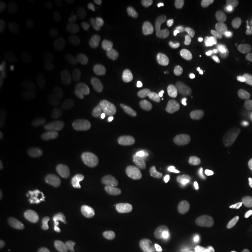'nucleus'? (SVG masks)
<instances>
[{
	"instance_id": "23",
	"label": "nucleus",
	"mask_w": 252,
	"mask_h": 252,
	"mask_svg": "<svg viewBox=\"0 0 252 252\" xmlns=\"http://www.w3.org/2000/svg\"><path fill=\"white\" fill-rule=\"evenodd\" d=\"M234 179L236 184L241 187L252 189V161L251 160H241L234 167Z\"/></svg>"
},
{
	"instance_id": "38",
	"label": "nucleus",
	"mask_w": 252,
	"mask_h": 252,
	"mask_svg": "<svg viewBox=\"0 0 252 252\" xmlns=\"http://www.w3.org/2000/svg\"><path fill=\"white\" fill-rule=\"evenodd\" d=\"M9 195L6 193L5 190L0 189V216L1 219H4L6 215V212L8 209V202H9Z\"/></svg>"
},
{
	"instance_id": "32",
	"label": "nucleus",
	"mask_w": 252,
	"mask_h": 252,
	"mask_svg": "<svg viewBox=\"0 0 252 252\" xmlns=\"http://www.w3.org/2000/svg\"><path fill=\"white\" fill-rule=\"evenodd\" d=\"M203 64L207 71L214 77H220L223 74L225 65L224 62L216 55H206L203 59Z\"/></svg>"
},
{
	"instance_id": "2",
	"label": "nucleus",
	"mask_w": 252,
	"mask_h": 252,
	"mask_svg": "<svg viewBox=\"0 0 252 252\" xmlns=\"http://www.w3.org/2000/svg\"><path fill=\"white\" fill-rule=\"evenodd\" d=\"M154 206L160 213L169 214L178 208L180 202V193L175 181L168 174L161 173L154 176L151 184Z\"/></svg>"
},
{
	"instance_id": "20",
	"label": "nucleus",
	"mask_w": 252,
	"mask_h": 252,
	"mask_svg": "<svg viewBox=\"0 0 252 252\" xmlns=\"http://www.w3.org/2000/svg\"><path fill=\"white\" fill-rule=\"evenodd\" d=\"M163 147L174 159L182 163H190L194 159V152L190 144H187L182 138L175 134H168L163 139Z\"/></svg>"
},
{
	"instance_id": "22",
	"label": "nucleus",
	"mask_w": 252,
	"mask_h": 252,
	"mask_svg": "<svg viewBox=\"0 0 252 252\" xmlns=\"http://www.w3.org/2000/svg\"><path fill=\"white\" fill-rule=\"evenodd\" d=\"M225 60L228 61L229 65L231 67L236 74L242 77H248L251 75V69L247 68L244 63L242 62L241 56H239V49L235 45H226L224 49Z\"/></svg>"
},
{
	"instance_id": "36",
	"label": "nucleus",
	"mask_w": 252,
	"mask_h": 252,
	"mask_svg": "<svg viewBox=\"0 0 252 252\" xmlns=\"http://www.w3.org/2000/svg\"><path fill=\"white\" fill-rule=\"evenodd\" d=\"M239 56H241L242 62L249 69L252 68V43H242L238 47Z\"/></svg>"
},
{
	"instance_id": "1",
	"label": "nucleus",
	"mask_w": 252,
	"mask_h": 252,
	"mask_svg": "<svg viewBox=\"0 0 252 252\" xmlns=\"http://www.w3.org/2000/svg\"><path fill=\"white\" fill-rule=\"evenodd\" d=\"M186 234L196 247L206 249L209 247L210 238L224 234V222L212 208L196 207L189 213Z\"/></svg>"
},
{
	"instance_id": "24",
	"label": "nucleus",
	"mask_w": 252,
	"mask_h": 252,
	"mask_svg": "<svg viewBox=\"0 0 252 252\" xmlns=\"http://www.w3.org/2000/svg\"><path fill=\"white\" fill-rule=\"evenodd\" d=\"M147 82L145 74L140 69H132L126 74L124 78V87L130 94H140L146 89Z\"/></svg>"
},
{
	"instance_id": "11",
	"label": "nucleus",
	"mask_w": 252,
	"mask_h": 252,
	"mask_svg": "<svg viewBox=\"0 0 252 252\" xmlns=\"http://www.w3.org/2000/svg\"><path fill=\"white\" fill-rule=\"evenodd\" d=\"M226 207L239 228L252 231V203L247 196L232 193L226 200Z\"/></svg>"
},
{
	"instance_id": "15",
	"label": "nucleus",
	"mask_w": 252,
	"mask_h": 252,
	"mask_svg": "<svg viewBox=\"0 0 252 252\" xmlns=\"http://www.w3.org/2000/svg\"><path fill=\"white\" fill-rule=\"evenodd\" d=\"M203 182L201 175L195 171H186L180 179V198L187 204L196 203L201 198Z\"/></svg>"
},
{
	"instance_id": "40",
	"label": "nucleus",
	"mask_w": 252,
	"mask_h": 252,
	"mask_svg": "<svg viewBox=\"0 0 252 252\" xmlns=\"http://www.w3.org/2000/svg\"><path fill=\"white\" fill-rule=\"evenodd\" d=\"M163 4H165L167 7H169V8L182 9L186 7L187 1H185V0H163Z\"/></svg>"
},
{
	"instance_id": "14",
	"label": "nucleus",
	"mask_w": 252,
	"mask_h": 252,
	"mask_svg": "<svg viewBox=\"0 0 252 252\" xmlns=\"http://www.w3.org/2000/svg\"><path fill=\"white\" fill-rule=\"evenodd\" d=\"M169 99L174 108L187 115H194L201 109L200 96L196 91L189 88H175L171 93Z\"/></svg>"
},
{
	"instance_id": "27",
	"label": "nucleus",
	"mask_w": 252,
	"mask_h": 252,
	"mask_svg": "<svg viewBox=\"0 0 252 252\" xmlns=\"http://www.w3.org/2000/svg\"><path fill=\"white\" fill-rule=\"evenodd\" d=\"M15 68V59L11 50L0 49V82L5 83L12 76Z\"/></svg>"
},
{
	"instance_id": "10",
	"label": "nucleus",
	"mask_w": 252,
	"mask_h": 252,
	"mask_svg": "<svg viewBox=\"0 0 252 252\" xmlns=\"http://www.w3.org/2000/svg\"><path fill=\"white\" fill-rule=\"evenodd\" d=\"M166 74L169 80L179 84H190L197 80V65L189 59L171 58L167 61Z\"/></svg>"
},
{
	"instance_id": "17",
	"label": "nucleus",
	"mask_w": 252,
	"mask_h": 252,
	"mask_svg": "<svg viewBox=\"0 0 252 252\" xmlns=\"http://www.w3.org/2000/svg\"><path fill=\"white\" fill-rule=\"evenodd\" d=\"M108 145L113 154L124 156L131 158L135 153V140L130 132L122 130V128H115L110 132L108 138Z\"/></svg>"
},
{
	"instance_id": "31",
	"label": "nucleus",
	"mask_w": 252,
	"mask_h": 252,
	"mask_svg": "<svg viewBox=\"0 0 252 252\" xmlns=\"http://www.w3.org/2000/svg\"><path fill=\"white\" fill-rule=\"evenodd\" d=\"M194 46V40L191 36L185 37L184 40L179 41L178 43L173 45L169 49V53L172 54V58L176 59H187V55L191 52Z\"/></svg>"
},
{
	"instance_id": "21",
	"label": "nucleus",
	"mask_w": 252,
	"mask_h": 252,
	"mask_svg": "<svg viewBox=\"0 0 252 252\" xmlns=\"http://www.w3.org/2000/svg\"><path fill=\"white\" fill-rule=\"evenodd\" d=\"M109 167L113 174L119 178H128L138 171L137 163L132 161L131 158L118 156V154H112L109 158Z\"/></svg>"
},
{
	"instance_id": "34",
	"label": "nucleus",
	"mask_w": 252,
	"mask_h": 252,
	"mask_svg": "<svg viewBox=\"0 0 252 252\" xmlns=\"http://www.w3.org/2000/svg\"><path fill=\"white\" fill-rule=\"evenodd\" d=\"M12 173H15V156L9 152L0 162V178L4 179Z\"/></svg>"
},
{
	"instance_id": "7",
	"label": "nucleus",
	"mask_w": 252,
	"mask_h": 252,
	"mask_svg": "<svg viewBox=\"0 0 252 252\" xmlns=\"http://www.w3.org/2000/svg\"><path fill=\"white\" fill-rule=\"evenodd\" d=\"M91 203L94 216L102 223L111 220L115 210V201L111 190L106 185L97 184L94 186L91 191Z\"/></svg>"
},
{
	"instance_id": "12",
	"label": "nucleus",
	"mask_w": 252,
	"mask_h": 252,
	"mask_svg": "<svg viewBox=\"0 0 252 252\" xmlns=\"http://www.w3.org/2000/svg\"><path fill=\"white\" fill-rule=\"evenodd\" d=\"M24 76L34 84H45L49 80L50 70L47 61L40 55L26 54L21 58Z\"/></svg>"
},
{
	"instance_id": "39",
	"label": "nucleus",
	"mask_w": 252,
	"mask_h": 252,
	"mask_svg": "<svg viewBox=\"0 0 252 252\" xmlns=\"http://www.w3.org/2000/svg\"><path fill=\"white\" fill-rule=\"evenodd\" d=\"M234 4L245 13L252 12V0H235Z\"/></svg>"
},
{
	"instance_id": "37",
	"label": "nucleus",
	"mask_w": 252,
	"mask_h": 252,
	"mask_svg": "<svg viewBox=\"0 0 252 252\" xmlns=\"http://www.w3.org/2000/svg\"><path fill=\"white\" fill-rule=\"evenodd\" d=\"M2 190H5L9 196H13L17 191V176H15V173H12L6 178L1 179V188Z\"/></svg>"
},
{
	"instance_id": "4",
	"label": "nucleus",
	"mask_w": 252,
	"mask_h": 252,
	"mask_svg": "<svg viewBox=\"0 0 252 252\" xmlns=\"http://www.w3.org/2000/svg\"><path fill=\"white\" fill-rule=\"evenodd\" d=\"M53 215L56 220L76 228H87L91 223L89 210L75 201L63 200L53 207Z\"/></svg>"
},
{
	"instance_id": "19",
	"label": "nucleus",
	"mask_w": 252,
	"mask_h": 252,
	"mask_svg": "<svg viewBox=\"0 0 252 252\" xmlns=\"http://www.w3.org/2000/svg\"><path fill=\"white\" fill-rule=\"evenodd\" d=\"M134 236L146 247H156L159 239V230L157 223L152 219L146 216H139L134 219L132 223Z\"/></svg>"
},
{
	"instance_id": "18",
	"label": "nucleus",
	"mask_w": 252,
	"mask_h": 252,
	"mask_svg": "<svg viewBox=\"0 0 252 252\" xmlns=\"http://www.w3.org/2000/svg\"><path fill=\"white\" fill-rule=\"evenodd\" d=\"M191 37L197 48H210L216 40V31L212 21L203 17L195 19L191 26Z\"/></svg>"
},
{
	"instance_id": "28",
	"label": "nucleus",
	"mask_w": 252,
	"mask_h": 252,
	"mask_svg": "<svg viewBox=\"0 0 252 252\" xmlns=\"http://www.w3.org/2000/svg\"><path fill=\"white\" fill-rule=\"evenodd\" d=\"M110 15L119 24H130L133 20V11L131 6L124 1H119L113 5Z\"/></svg>"
},
{
	"instance_id": "5",
	"label": "nucleus",
	"mask_w": 252,
	"mask_h": 252,
	"mask_svg": "<svg viewBox=\"0 0 252 252\" xmlns=\"http://www.w3.org/2000/svg\"><path fill=\"white\" fill-rule=\"evenodd\" d=\"M52 238L54 243L62 250L76 251L90 243L91 232L87 228L60 226L53 231Z\"/></svg>"
},
{
	"instance_id": "6",
	"label": "nucleus",
	"mask_w": 252,
	"mask_h": 252,
	"mask_svg": "<svg viewBox=\"0 0 252 252\" xmlns=\"http://www.w3.org/2000/svg\"><path fill=\"white\" fill-rule=\"evenodd\" d=\"M251 93L245 87H236L228 94L223 102L225 117L232 122H239L247 116Z\"/></svg>"
},
{
	"instance_id": "42",
	"label": "nucleus",
	"mask_w": 252,
	"mask_h": 252,
	"mask_svg": "<svg viewBox=\"0 0 252 252\" xmlns=\"http://www.w3.org/2000/svg\"><path fill=\"white\" fill-rule=\"evenodd\" d=\"M161 252H184L181 248L179 247H171V248H167L165 250L161 251Z\"/></svg>"
},
{
	"instance_id": "9",
	"label": "nucleus",
	"mask_w": 252,
	"mask_h": 252,
	"mask_svg": "<svg viewBox=\"0 0 252 252\" xmlns=\"http://www.w3.org/2000/svg\"><path fill=\"white\" fill-rule=\"evenodd\" d=\"M11 144L15 152L24 158L42 156L45 153V149L40 144V141L37 140L36 135L32 131L24 127L15 128L12 132Z\"/></svg>"
},
{
	"instance_id": "3",
	"label": "nucleus",
	"mask_w": 252,
	"mask_h": 252,
	"mask_svg": "<svg viewBox=\"0 0 252 252\" xmlns=\"http://www.w3.org/2000/svg\"><path fill=\"white\" fill-rule=\"evenodd\" d=\"M165 105L162 99L156 94H150L135 103L134 121L140 127L152 128L161 121Z\"/></svg>"
},
{
	"instance_id": "8",
	"label": "nucleus",
	"mask_w": 252,
	"mask_h": 252,
	"mask_svg": "<svg viewBox=\"0 0 252 252\" xmlns=\"http://www.w3.org/2000/svg\"><path fill=\"white\" fill-rule=\"evenodd\" d=\"M19 25L26 36H37L45 28V11L37 4H26L19 15Z\"/></svg>"
},
{
	"instance_id": "16",
	"label": "nucleus",
	"mask_w": 252,
	"mask_h": 252,
	"mask_svg": "<svg viewBox=\"0 0 252 252\" xmlns=\"http://www.w3.org/2000/svg\"><path fill=\"white\" fill-rule=\"evenodd\" d=\"M55 147L58 153L64 159H74L80 156L81 145L76 135L67 128H59L53 134Z\"/></svg>"
},
{
	"instance_id": "30",
	"label": "nucleus",
	"mask_w": 252,
	"mask_h": 252,
	"mask_svg": "<svg viewBox=\"0 0 252 252\" xmlns=\"http://www.w3.org/2000/svg\"><path fill=\"white\" fill-rule=\"evenodd\" d=\"M17 18V11L12 5L2 2L0 5V31L4 32L14 24Z\"/></svg>"
},
{
	"instance_id": "25",
	"label": "nucleus",
	"mask_w": 252,
	"mask_h": 252,
	"mask_svg": "<svg viewBox=\"0 0 252 252\" xmlns=\"http://www.w3.org/2000/svg\"><path fill=\"white\" fill-rule=\"evenodd\" d=\"M64 64L71 72H80L86 64V56L80 47H70L64 54Z\"/></svg>"
},
{
	"instance_id": "26",
	"label": "nucleus",
	"mask_w": 252,
	"mask_h": 252,
	"mask_svg": "<svg viewBox=\"0 0 252 252\" xmlns=\"http://www.w3.org/2000/svg\"><path fill=\"white\" fill-rule=\"evenodd\" d=\"M132 46L139 54H147L153 48V42L150 34L143 28H137L132 35Z\"/></svg>"
},
{
	"instance_id": "35",
	"label": "nucleus",
	"mask_w": 252,
	"mask_h": 252,
	"mask_svg": "<svg viewBox=\"0 0 252 252\" xmlns=\"http://www.w3.org/2000/svg\"><path fill=\"white\" fill-rule=\"evenodd\" d=\"M219 20L223 25L231 28H237L238 27V18L234 11L230 7H223L219 13Z\"/></svg>"
},
{
	"instance_id": "13",
	"label": "nucleus",
	"mask_w": 252,
	"mask_h": 252,
	"mask_svg": "<svg viewBox=\"0 0 252 252\" xmlns=\"http://www.w3.org/2000/svg\"><path fill=\"white\" fill-rule=\"evenodd\" d=\"M190 147L194 156H196L204 161L215 162L220 156V145L212 135L204 133L196 134L190 141Z\"/></svg>"
},
{
	"instance_id": "29",
	"label": "nucleus",
	"mask_w": 252,
	"mask_h": 252,
	"mask_svg": "<svg viewBox=\"0 0 252 252\" xmlns=\"http://www.w3.org/2000/svg\"><path fill=\"white\" fill-rule=\"evenodd\" d=\"M121 252H150L149 247L135 237L134 235H126L119 241Z\"/></svg>"
},
{
	"instance_id": "41",
	"label": "nucleus",
	"mask_w": 252,
	"mask_h": 252,
	"mask_svg": "<svg viewBox=\"0 0 252 252\" xmlns=\"http://www.w3.org/2000/svg\"><path fill=\"white\" fill-rule=\"evenodd\" d=\"M26 173L30 176H34V174H35V166H34L33 163H30V165H27Z\"/></svg>"
},
{
	"instance_id": "33",
	"label": "nucleus",
	"mask_w": 252,
	"mask_h": 252,
	"mask_svg": "<svg viewBox=\"0 0 252 252\" xmlns=\"http://www.w3.org/2000/svg\"><path fill=\"white\" fill-rule=\"evenodd\" d=\"M135 5H137L140 14L147 19L154 18L159 11L157 1H154V0H137Z\"/></svg>"
}]
</instances>
